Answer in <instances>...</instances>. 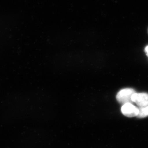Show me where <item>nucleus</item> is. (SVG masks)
Instances as JSON below:
<instances>
[{
  "instance_id": "nucleus-1",
  "label": "nucleus",
  "mask_w": 148,
  "mask_h": 148,
  "mask_svg": "<svg viewBox=\"0 0 148 148\" xmlns=\"http://www.w3.org/2000/svg\"><path fill=\"white\" fill-rule=\"evenodd\" d=\"M135 91L132 88H125L120 90L116 96V98L119 103L125 104L132 103V97Z\"/></svg>"
},
{
  "instance_id": "nucleus-2",
  "label": "nucleus",
  "mask_w": 148,
  "mask_h": 148,
  "mask_svg": "<svg viewBox=\"0 0 148 148\" xmlns=\"http://www.w3.org/2000/svg\"><path fill=\"white\" fill-rule=\"evenodd\" d=\"M132 101L139 108L147 106H148V94L145 92H135L132 97Z\"/></svg>"
},
{
  "instance_id": "nucleus-3",
  "label": "nucleus",
  "mask_w": 148,
  "mask_h": 148,
  "mask_svg": "<svg viewBox=\"0 0 148 148\" xmlns=\"http://www.w3.org/2000/svg\"><path fill=\"white\" fill-rule=\"evenodd\" d=\"M121 112L124 116L129 117L137 116L138 113V108L132 103L124 104L122 106Z\"/></svg>"
},
{
  "instance_id": "nucleus-4",
  "label": "nucleus",
  "mask_w": 148,
  "mask_h": 148,
  "mask_svg": "<svg viewBox=\"0 0 148 148\" xmlns=\"http://www.w3.org/2000/svg\"><path fill=\"white\" fill-rule=\"evenodd\" d=\"M137 116L138 118H144L148 116V106L138 108V113Z\"/></svg>"
},
{
  "instance_id": "nucleus-5",
  "label": "nucleus",
  "mask_w": 148,
  "mask_h": 148,
  "mask_svg": "<svg viewBox=\"0 0 148 148\" xmlns=\"http://www.w3.org/2000/svg\"><path fill=\"white\" fill-rule=\"evenodd\" d=\"M144 50H145V52L146 54L147 55V56L148 57V45L146 47Z\"/></svg>"
}]
</instances>
